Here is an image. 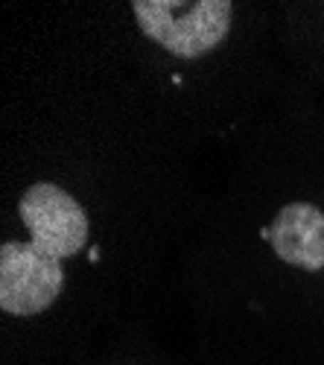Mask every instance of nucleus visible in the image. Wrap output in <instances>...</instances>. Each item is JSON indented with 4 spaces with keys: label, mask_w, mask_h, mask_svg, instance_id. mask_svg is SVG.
<instances>
[{
    "label": "nucleus",
    "mask_w": 324,
    "mask_h": 365,
    "mask_svg": "<svg viewBox=\"0 0 324 365\" xmlns=\"http://www.w3.org/2000/svg\"><path fill=\"white\" fill-rule=\"evenodd\" d=\"M269 242L275 255L304 272L324 269V214L310 202H289L283 205L272 225Z\"/></svg>",
    "instance_id": "nucleus-4"
},
{
    "label": "nucleus",
    "mask_w": 324,
    "mask_h": 365,
    "mask_svg": "<svg viewBox=\"0 0 324 365\" xmlns=\"http://www.w3.org/2000/svg\"><path fill=\"white\" fill-rule=\"evenodd\" d=\"M18 217L29 231V246L50 260L65 263L88 246V214L62 187L38 181L18 202Z\"/></svg>",
    "instance_id": "nucleus-2"
},
{
    "label": "nucleus",
    "mask_w": 324,
    "mask_h": 365,
    "mask_svg": "<svg viewBox=\"0 0 324 365\" xmlns=\"http://www.w3.org/2000/svg\"><path fill=\"white\" fill-rule=\"evenodd\" d=\"M135 21L140 33L172 56L196 58L225 41L234 6L228 0H135Z\"/></svg>",
    "instance_id": "nucleus-1"
},
{
    "label": "nucleus",
    "mask_w": 324,
    "mask_h": 365,
    "mask_svg": "<svg viewBox=\"0 0 324 365\" xmlns=\"http://www.w3.org/2000/svg\"><path fill=\"white\" fill-rule=\"evenodd\" d=\"M65 289V266L44 257L29 242L0 246V310L12 316H36L53 307Z\"/></svg>",
    "instance_id": "nucleus-3"
}]
</instances>
